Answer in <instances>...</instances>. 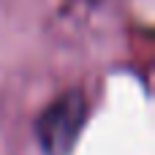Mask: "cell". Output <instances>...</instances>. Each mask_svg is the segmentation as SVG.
Returning a JSON list of instances; mask_svg holds the SVG:
<instances>
[{"mask_svg":"<svg viewBox=\"0 0 155 155\" xmlns=\"http://www.w3.org/2000/svg\"><path fill=\"white\" fill-rule=\"evenodd\" d=\"M87 120V98L82 90H68L54 98L35 120V136L44 155H68Z\"/></svg>","mask_w":155,"mask_h":155,"instance_id":"cell-1","label":"cell"}]
</instances>
